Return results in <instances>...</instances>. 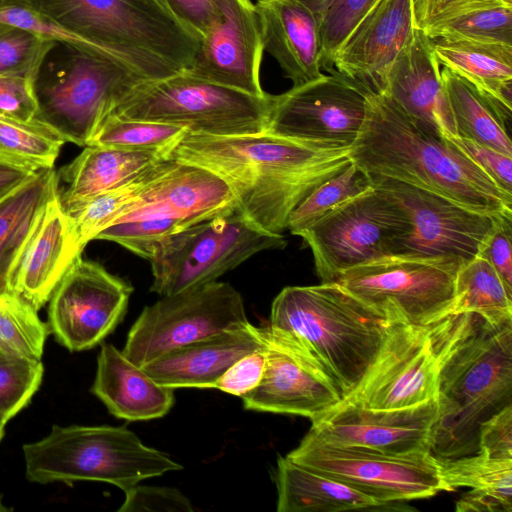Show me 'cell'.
<instances>
[{
	"instance_id": "6da1fadb",
	"label": "cell",
	"mask_w": 512,
	"mask_h": 512,
	"mask_svg": "<svg viewBox=\"0 0 512 512\" xmlns=\"http://www.w3.org/2000/svg\"><path fill=\"white\" fill-rule=\"evenodd\" d=\"M351 146L301 141L262 132L213 136L186 132L170 157L219 175L239 211L282 234L292 211L321 183L351 163Z\"/></svg>"
},
{
	"instance_id": "b9f144b4",
	"label": "cell",
	"mask_w": 512,
	"mask_h": 512,
	"mask_svg": "<svg viewBox=\"0 0 512 512\" xmlns=\"http://www.w3.org/2000/svg\"><path fill=\"white\" fill-rule=\"evenodd\" d=\"M424 33L429 38H462L512 45V7L499 5L472 11Z\"/></svg>"
},
{
	"instance_id": "7c38bea8",
	"label": "cell",
	"mask_w": 512,
	"mask_h": 512,
	"mask_svg": "<svg viewBox=\"0 0 512 512\" xmlns=\"http://www.w3.org/2000/svg\"><path fill=\"white\" fill-rule=\"evenodd\" d=\"M286 456L381 503L424 499L442 491L438 459L431 452L389 455L325 442L308 432Z\"/></svg>"
},
{
	"instance_id": "1f68e13d",
	"label": "cell",
	"mask_w": 512,
	"mask_h": 512,
	"mask_svg": "<svg viewBox=\"0 0 512 512\" xmlns=\"http://www.w3.org/2000/svg\"><path fill=\"white\" fill-rule=\"evenodd\" d=\"M57 185L56 171L42 170L0 199V293H11L15 263Z\"/></svg>"
},
{
	"instance_id": "816d5d0a",
	"label": "cell",
	"mask_w": 512,
	"mask_h": 512,
	"mask_svg": "<svg viewBox=\"0 0 512 512\" xmlns=\"http://www.w3.org/2000/svg\"><path fill=\"white\" fill-rule=\"evenodd\" d=\"M511 222L512 216H504L485 240L477 256L486 260L512 290Z\"/></svg>"
},
{
	"instance_id": "5b68a950",
	"label": "cell",
	"mask_w": 512,
	"mask_h": 512,
	"mask_svg": "<svg viewBox=\"0 0 512 512\" xmlns=\"http://www.w3.org/2000/svg\"><path fill=\"white\" fill-rule=\"evenodd\" d=\"M390 323L336 282L283 288L272 302L269 320L317 356L343 399L372 365Z\"/></svg>"
},
{
	"instance_id": "7bdbcfd3",
	"label": "cell",
	"mask_w": 512,
	"mask_h": 512,
	"mask_svg": "<svg viewBox=\"0 0 512 512\" xmlns=\"http://www.w3.org/2000/svg\"><path fill=\"white\" fill-rule=\"evenodd\" d=\"M54 42L25 28L0 22V76H25L35 81Z\"/></svg>"
},
{
	"instance_id": "4316f807",
	"label": "cell",
	"mask_w": 512,
	"mask_h": 512,
	"mask_svg": "<svg viewBox=\"0 0 512 512\" xmlns=\"http://www.w3.org/2000/svg\"><path fill=\"white\" fill-rule=\"evenodd\" d=\"M91 392L116 418L143 421L165 416L174 389L156 382L112 344L101 345Z\"/></svg>"
},
{
	"instance_id": "9c48e42d",
	"label": "cell",
	"mask_w": 512,
	"mask_h": 512,
	"mask_svg": "<svg viewBox=\"0 0 512 512\" xmlns=\"http://www.w3.org/2000/svg\"><path fill=\"white\" fill-rule=\"evenodd\" d=\"M282 234L268 232L236 210L191 225L165 239L149 259L159 296L216 281L253 255L283 249Z\"/></svg>"
},
{
	"instance_id": "c3c4849f",
	"label": "cell",
	"mask_w": 512,
	"mask_h": 512,
	"mask_svg": "<svg viewBox=\"0 0 512 512\" xmlns=\"http://www.w3.org/2000/svg\"><path fill=\"white\" fill-rule=\"evenodd\" d=\"M37 111L33 79L17 75L0 76V118L31 121Z\"/></svg>"
},
{
	"instance_id": "8d00e7d4",
	"label": "cell",
	"mask_w": 512,
	"mask_h": 512,
	"mask_svg": "<svg viewBox=\"0 0 512 512\" xmlns=\"http://www.w3.org/2000/svg\"><path fill=\"white\" fill-rule=\"evenodd\" d=\"M187 131L179 126L124 119L107 113L86 146H106L127 150L170 152Z\"/></svg>"
},
{
	"instance_id": "f5cc1de1",
	"label": "cell",
	"mask_w": 512,
	"mask_h": 512,
	"mask_svg": "<svg viewBox=\"0 0 512 512\" xmlns=\"http://www.w3.org/2000/svg\"><path fill=\"white\" fill-rule=\"evenodd\" d=\"M456 510L462 511H490L511 512L512 506L497 497L471 489L463 494L456 502Z\"/></svg>"
},
{
	"instance_id": "681fc988",
	"label": "cell",
	"mask_w": 512,
	"mask_h": 512,
	"mask_svg": "<svg viewBox=\"0 0 512 512\" xmlns=\"http://www.w3.org/2000/svg\"><path fill=\"white\" fill-rule=\"evenodd\" d=\"M264 346L248 353L231 365L213 384L212 388L242 397L260 382L264 367Z\"/></svg>"
},
{
	"instance_id": "8fae6325",
	"label": "cell",
	"mask_w": 512,
	"mask_h": 512,
	"mask_svg": "<svg viewBox=\"0 0 512 512\" xmlns=\"http://www.w3.org/2000/svg\"><path fill=\"white\" fill-rule=\"evenodd\" d=\"M409 230L401 205L371 187L341 203L300 236L312 251L321 282L360 264L391 255L394 242Z\"/></svg>"
},
{
	"instance_id": "3957f363",
	"label": "cell",
	"mask_w": 512,
	"mask_h": 512,
	"mask_svg": "<svg viewBox=\"0 0 512 512\" xmlns=\"http://www.w3.org/2000/svg\"><path fill=\"white\" fill-rule=\"evenodd\" d=\"M436 401L432 455L477 454L482 423L512 405V321L494 325L475 313L446 318Z\"/></svg>"
},
{
	"instance_id": "7402d4cb",
	"label": "cell",
	"mask_w": 512,
	"mask_h": 512,
	"mask_svg": "<svg viewBox=\"0 0 512 512\" xmlns=\"http://www.w3.org/2000/svg\"><path fill=\"white\" fill-rule=\"evenodd\" d=\"M415 30L411 0H379L340 46L333 71L367 94L382 93L391 65Z\"/></svg>"
},
{
	"instance_id": "f35d334b",
	"label": "cell",
	"mask_w": 512,
	"mask_h": 512,
	"mask_svg": "<svg viewBox=\"0 0 512 512\" xmlns=\"http://www.w3.org/2000/svg\"><path fill=\"white\" fill-rule=\"evenodd\" d=\"M372 187L369 176L355 163L315 188L292 211L287 229L298 235L332 209Z\"/></svg>"
},
{
	"instance_id": "60d3db41",
	"label": "cell",
	"mask_w": 512,
	"mask_h": 512,
	"mask_svg": "<svg viewBox=\"0 0 512 512\" xmlns=\"http://www.w3.org/2000/svg\"><path fill=\"white\" fill-rule=\"evenodd\" d=\"M43 373L41 361L14 355L0 347V442L8 422L38 391Z\"/></svg>"
},
{
	"instance_id": "4dcf8cb0",
	"label": "cell",
	"mask_w": 512,
	"mask_h": 512,
	"mask_svg": "<svg viewBox=\"0 0 512 512\" xmlns=\"http://www.w3.org/2000/svg\"><path fill=\"white\" fill-rule=\"evenodd\" d=\"M440 65L512 109V45L462 38H430Z\"/></svg>"
},
{
	"instance_id": "d6986e66",
	"label": "cell",
	"mask_w": 512,
	"mask_h": 512,
	"mask_svg": "<svg viewBox=\"0 0 512 512\" xmlns=\"http://www.w3.org/2000/svg\"><path fill=\"white\" fill-rule=\"evenodd\" d=\"M437 401L399 409L362 407L346 400L312 421L309 433L325 442L389 455L431 452Z\"/></svg>"
},
{
	"instance_id": "74e56055",
	"label": "cell",
	"mask_w": 512,
	"mask_h": 512,
	"mask_svg": "<svg viewBox=\"0 0 512 512\" xmlns=\"http://www.w3.org/2000/svg\"><path fill=\"white\" fill-rule=\"evenodd\" d=\"M50 333L38 311L13 293H0V347L31 360L41 361Z\"/></svg>"
},
{
	"instance_id": "ac0fdd59",
	"label": "cell",
	"mask_w": 512,
	"mask_h": 512,
	"mask_svg": "<svg viewBox=\"0 0 512 512\" xmlns=\"http://www.w3.org/2000/svg\"><path fill=\"white\" fill-rule=\"evenodd\" d=\"M367 93L333 71L272 95L266 131L308 142L351 146L366 115Z\"/></svg>"
},
{
	"instance_id": "ba28073f",
	"label": "cell",
	"mask_w": 512,
	"mask_h": 512,
	"mask_svg": "<svg viewBox=\"0 0 512 512\" xmlns=\"http://www.w3.org/2000/svg\"><path fill=\"white\" fill-rule=\"evenodd\" d=\"M138 81L104 57L55 41L34 81L35 118L85 147L112 104Z\"/></svg>"
},
{
	"instance_id": "d4e9b609",
	"label": "cell",
	"mask_w": 512,
	"mask_h": 512,
	"mask_svg": "<svg viewBox=\"0 0 512 512\" xmlns=\"http://www.w3.org/2000/svg\"><path fill=\"white\" fill-rule=\"evenodd\" d=\"M263 346L259 327L249 322L170 350L142 368L166 387L212 388L237 360Z\"/></svg>"
},
{
	"instance_id": "2e32d148",
	"label": "cell",
	"mask_w": 512,
	"mask_h": 512,
	"mask_svg": "<svg viewBox=\"0 0 512 512\" xmlns=\"http://www.w3.org/2000/svg\"><path fill=\"white\" fill-rule=\"evenodd\" d=\"M265 367L259 384L241 397L246 410L317 419L338 405L343 395L317 356L289 332L259 327Z\"/></svg>"
},
{
	"instance_id": "f546056e",
	"label": "cell",
	"mask_w": 512,
	"mask_h": 512,
	"mask_svg": "<svg viewBox=\"0 0 512 512\" xmlns=\"http://www.w3.org/2000/svg\"><path fill=\"white\" fill-rule=\"evenodd\" d=\"M441 76L453 121L454 135L473 140L512 157L509 124L512 109L444 67Z\"/></svg>"
},
{
	"instance_id": "ee69618b",
	"label": "cell",
	"mask_w": 512,
	"mask_h": 512,
	"mask_svg": "<svg viewBox=\"0 0 512 512\" xmlns=\"http://www.w3.org/2000/svg\"><path fill=\"white\" fill-rule=\"evenodd\" d=\"M174 20L200 41L218 23L225 0H155Z\"/></svg>"
},
{
	"instance_id": "9a60e30c",
	"label": "cell",
	"mask_w": 512,
	"mask_h": 512,
	"mask_svg": "<svg viewBox=\"0 0 512 512\" xmlns=\"http://www.w3.org/2000/svg\"><path fill=\"white\" fill-rule=\"evenodd\" d=\"M368 176L371 185L393 197L409 219V230L394 242L391 255L449 257L467 262L478 255L500 220L512 216L475 211L395 179Z\"/></svg>"
},
{
	"instance_id": "9f6ffc18",
	"label": "cell",
	"mask_w": 512,
	"mask_h": 512,
	"mask_svg": "<svg viewBox=\"0 0 512 512\" xmlns=\"http://www.w3.org/2000/svg\"><path fill=\"white\" fill-rule=\"evenodd\" d=\"M504 5L512 7V0H500Z\"/></svg>"
},
{
	"instance_id": "cb8c5ba5",
	"label": "cell",
	"mask_w": 512,
	"mask_h": 512,
	"mask_svg": "<svg viewBox=\"0 0 512 512\" xmlns=\"http://www.w3.org/2000/svg\"><path fill=\"white\" fill-rule=\"evenodd\" d=\"M432 132L454 135L453 121L431 39L416 28L391 65L382 92Z\"/></svg>"
},
{
	"instance_id": "277c9868",
	"label": "cell",
	"mask_w": 512,
	"mask_h": 512,
	"mask_svg": "<svg viewBox=\"0 0 512 512\" xmlns=\"http://www.w3.org/2000/svg\"><path fill=\"white\" fill-rule=\"evenodd\" d=\"M86 40L139 81L182 73L200 40L155 0H15Z\"/></svg>"
},
{
	"instance_id": "603a6c76",
	"label": "cell",
	"mask_w": 512,
	"mask_h": 512,
	"mask_svg": "<svg viewBox=\"0 0 512 512\" xmlns=\"http://www.w3.org/2000/svg\"><path fill=\"white\" fill-rule=\"evenodd\" d=\"M81 255L59 200L57 185L15 263L10 277V292L27 301L35 310H40L68 268Z\"/></svg>"
},
{
	"instance_id": "f6af8a7d",
	"label": "cell",
	"mask_w": 512,
	"mask_h": 512,
	"mask_svg": "<svg viewBox=\"0 0 512 512\" xmlns=\"http://www.w3.org/2000/svg\"><path fill=\"white\" fill-rule=\"evenodd\" d=\"M119 512H193L194 508L180 490L172 487L135 485L125 492Z\"/></svg>"
},
{
	"instance_id": "db71d44e",
	"label": "cell",
	"mask_w": 512,
	"mask_h": 512,
	"mask_svg": "<svg viewBox=\"0 0 512 512\" xmlns=\"http://www.w3.org/2000/svg\"><path fill=\"white\" fill-rule=\"evenodd\" d=\"M33 174V172L0 162V199L25 182Z\"/></svg>"
},
{
	"instance_id": "f907efd6",
	"label": "cell",
	"mask_w": 512,
	"mask_h": 512,
	"mask_svg": "<svg viewBox=\"0 0 512 512\" xmlns=\"http://www.w3.org/2000/svg\"><path fill=\"white\" fill-rule=\"evenodd\" d=\"M478 453L491 459H512V405L482 423Z\"/></svg>"
},
{
	"instance_id": "bcb514c9",
	"label": "cell",
	"mask_w": 512,
	"mask_h": 512,
	"mask_svg": "<svg viewBox=\"0 0 512 512\" xmlns=\"http://www.w3.org/2000/svg\"><path fill=\"white\" fill-rule=\"evenodd\" d=\"M415 27L423 32L472 11L504 5L500 0H411Z\"/></svg>"
},
{
	"instance_id": "f1b7e54d",
	"label": "cell",
	"mask_w": 512,
	"mask_h": 512,
	"mask_svg": "<svg viewBox=\"0 0 512 512\" xmlns=\"http://www.w3.org/2000/svg\"><path fill=\"white\" fill-rule=\"evenodd\" d=\"M278 512L392 511L405 502L381 503L324 474L279 457L275 471Z\"/></svg>"
},
{
	"instance_id": "484cf974",
	"label": "cell",
	"mask_w": 512,
	"mask_h": 512,
	"mask_svg": "<svg viewBox=\"0 0 512 512\" xmlns=\"http://www.w3.org/2000/svg\"><path fill=\"white\" fill-rule=\"evenodd\" d=\"M264 51L276 59L293 86L323 76L317 18L305 0H257Z\"/></svg>"
},
{
	"instance_id": "ffe728a7",
	"label": "cell",
	"mask_w": 512,
	"mask_h": 512,
	"mask_svg": "<svg viewBox=\"0 0 512 512\" xmlns=\"http://www.w3.org/2000/svg\"><path fill=\"white\" fill-rule=\"evenodd\" d=\"M236 210H239L237 199L219 175L202 166L171 158L165 171L113 223L150 219L183 230Z\"/></svg>"
},
{
	"instance_id": "e0dca14e",
	"label": "cell",
	"mask_w": 512,
	"mask_h": 512,
	"mask_svg": "<svg viewBox=\"0 0 512 512\" xmlns=\"http://www.w3.org/2000/svg\"><path fill=\"white\" fill-rule=\"evenodd\" d=\"M132 292L126 281L79 257L49 299L50 333L71 352L92 349L122 321Z\"/></svg>"
},
{
	"instance_id": "11a10c76",
	"label": "cell",
	"mask_w": 512,
	"mask_h": 512,
	"mask_svg": "<svg viewBox=\"0 0 512 512\" xmlns=\"http://www.w3.org/2000/svg\"><path fill=\"white\" fill-rule=\"evenodd\" d=\"M7 510H9V509L3 505L2 497L0 496V511H7Z\"/></svg>"
},
{
	"instance_id": "8992f818",
	"label": "cell",
	"mask_w": 512,
	"mask_h": 512,
	"mask_svg": "<svg viewBox=\"0 0 512 512\" xmlns=\"http://www.w3.org/2000/svg\"><path fill=\"white\" fill-rule=\"evenodd\" d=\"M22 451L26 478L39 484L105 482L125 492L145 479L183 469L126 426L53 425Z\"/></svg>"
},
{
	"instance_id": "5bb4252c",
	"label": "cell",
	"mask_w": 512,
	"mask_h": 512,
	"mask_svg": "<svg viewBox=\"0 0 512 512\" xmlns=\"http://www.w3.org/2000/svg\"><path fill=\"white\" fill-rule=\"evenodd\" d=\"M446 318L426 326L390 323L372 365L342 400L374 409L435 400Z\"/></svg>"
},
{
	"instance_id": "6f0895ef",
	"label": "cell",
	"mask_w": 512,
	"mask_h": 512,
	"mask_svg": "<svg viewBox=\"0 0 512 512\" xmlns=\"http://www.w3.org/2000/svg\"><path fill=\"white\" fill-rule=\"evenodd\" d=\"M3 1H5V0H0V3L3 2Z\"/></svg>"
},
{
	"instance_id": "e575fe53",
	"label": "cell",
	"mask_w": 512,
	"mask_h": 512,
	"mask_svg": "<svg viewBox=\"0 0 512 512\" xmlns=\"http://www.w3.org/2000/svg\"><path fill=\"white\" fill-rule=\"evenodd\" d=\"M66 140L52 127L34 118H0V162L29 172L53 169Z\"/></svg>"
},
{
	"instance_id": "836d02e7",
	"label": "cell",
	"mask_w": 512,
	"mask_h": 512,
	"mask_svg": "<svg viewBox=\"0 0 512 512\" xmlns=\"http://www.w3.org/2000/svg\"><path fill=\"white\" fill-rule=\"evenodd\" d=\"M460 313H475L494 325L512 321V290L479 256L458 269L452 315Z\"/></svg>"
},
{
	"instance_id": "d590c367",
	"label": "cell",
	"mask_w": 512,
	"mask_h": 512,
	"mask_svg": "<svg viewBox=\"0 0 512 512\" xmlns=\"http://www.w3.org/2000/svg\"><path fill=\"white\" fill-rule=\"evenodd\" d=\"M437 459L442 491L469 487L512 506V459H491L479 453Z\"/></svg>"
},
{
	"instance_id": "7dc6e473",
	"label": "cell",
	"mask_w": 512,
	"mask_h": 512,
	"mask_svg": "<svg viewBox=\"0 0 512 512\" xmlns=\"http://www.w3.org/2000/svg\"><path fill=\"white\" fill-rule=\"evenodd\" d=\"M479 166L505 193L512 196V159L491 147L456 135L444 136Z\"/></svg>"
},
{
	"instance_id": "30bf717a",
	"label": "cell",
	"mask_w": 512,
	"mask_h": 512,
	"mask_svg": "<svg viewBox=\"0 0 512 512\" xmlns=\"http://www.w3.org/2000/svg\"><path fill=\"white\" fill-rule=\"evenodd\" d=\"M462 263L449 257L389 255L350 268L334 282L391 323L426 326L452 315Z\"/></svg>"
},
{
	"instance_id": "44dd1931",
	"label": "cell",
	"mask_w": 512,
	"mask_h": 512,
	"mask_svg": "<svg viewBox=\"0 0 512 512\" xmlns=\"http://www.w3.org/2000/svg\"><path fill=\"white\" fill-rule=\"evenodd\" d=\"M264 48L260 24L251 0H225L218 23L201 40L192 65V77L265 96L260 69Z\"/></svg>"
},
{
	"instance_id": "7a4b0ae2",
	"label": "cell",
	"mask_w": 512,
	"mask_h": 512,
	"mask_svg": "<svg viewBox=\"0 0 512 512\" xmlns=\"http://www.w3.org/2000/svg\"><path fill=\"white\" fill-rule=\"evenodd\" d=\"M351 161L379 175L428 190L469 209L512 215V196L446 137L408 116L383 93L367 94Z\"/></svg>"
},
{
	"instance_id": "52a82bcc",
	"label": "cell",
	"mask_w": 512,
	"mask_h": 512,
	"mask_svg": "<svg viewBox=\"0 0 512 512\" xmlns=\"http://www.w3.org/2000/svg\"><path fill=\"white\" fill-rule=\"evenodd\" d=\"M271 103V94L253 96L182 72L136 82L107 113L175 125L188 133L234 136L265 132Z\"/></svg>"
},
{
	"instance_id": "ab89813d",
	"label": "cell",
	"mask_w": 512,
	"mask_h": 512,
	"mask_svg": "<svg viewBox=\"0 0 512 512\" xmlns=\"http://www.w3.org/2000/svg\"><path fill=\"white\" fill-rule=\"evenodd\" d=\"M312 8L321 39V69L333 71L340 46L379 0H305Z\"/></svg>"
},
{
	"instance_id": "4fadbf2b",
	"label": "cell",
	"mask_w": 512,
	"mask_h": 512,
	"mask_svg": "<svg viewBox=\"0 0 512 512\" xmlns=\"http://www.w3.org/2000/svg\"><path fill=\"white\" fill-rule=\"evenodd\" d=\"M241 294L213 281L161 296L131 326L122 352L142 367L177 347L248 324Z\"/></svg>"
},
{
	"instance_id": "83f0119b",
	"label": "cell",
	"mask_w": 512,
	"mask_h": 512,
	"mask_svg": "<svg viewBox=\"0 0 512 512\" xmlns=\"http://www.w3.org/2000/svg\"><path fill=\"white\" fill-rule=\"evenodd\" d=\"M169 157L164 151L85 146L57 173L61 205L64 207L115 189Z\"/></svg>"
},
{
	"instance_id": "d6a6232c",
	"label": "cell",
	"mask_w": 512,
	"mask_h": 512,
	"mask_svg": "<svg viewBox=\"0 0 512 512\" xmlns=\"http://www.w3.org/2000/svg\"><path fill=\"white\" fill-rule=\"evenodd\" d=\"M170 162L171 157L161 160L115 189L62 206L77 247L83 251L100 231L116 221Z\"/></svg>"
}]
</instances>
